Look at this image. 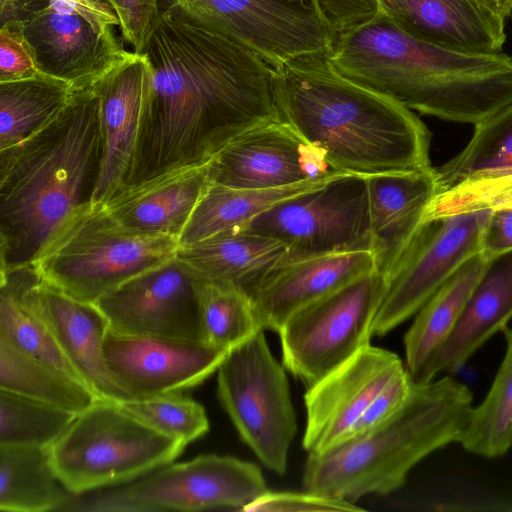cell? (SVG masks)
I'll use <instances>...</instances> for the list:
<instances>
[{
    "mask_svg": "<svg viewBox=\"0 0 512 512\" xmlns=\"http://www.w3.org/2000/svg\"><path fill=\"white\" fill-rule=\"evenodd\" d=\"M143 54L152 85L125 185L206 163L241 134L280 121L275 68L228 38L160 15Z\"/></svg>",
    "mask_w": 512,
    "mask_h": 512,
    "instance_id": "6da1fadb",
    "label": "cell"
},
{
    "mask_svg": "<svg viewBox=\"0 0 512 512\" xmlns=\"http://www.w3.org/2000/svg\"><path fill=\"white\" fill-rule=\"evenodd\" d=\"M342 76L411 111L476 125L512 102V58L415 38L384 14L338 34L326 53Z\"/></svg>",
    "mask_w": 512,
    "mask_h": 512,
    "instance_id": "7a4b0ae2",
    "label": "cell"
},
{
    "mask_svg": "<svg viewBox=\"0 0 512 512\" xmlns=\"http://www.w3.org/2000/svg\"><path fill=\"white\" fill-rule=\"evenodd\" d=\"M326 53L275 68L280 120L343 173L368 177L431 167V133L420 118L339 74Z\"/></svg>",
    "mask_w": 512,
    "mask_h": 512,
    "instance_id": "3957f363",
    "label": "cell"
},
{
    "mask_svg": "<svg viewBox=\"0 0 512 512\" xmlns=\"http://www.w3.org/2000/svg\"><path fill=\"white\" fill-rule=\"evenodd\" d=\"M103 154L93 87L75 89L51 123L0 151V269L34 264L66 220L92 202Z\"/></svg>",
    "mask_w": 512,
    "mask_h": 512,
    "instance_id": "277c9868",
    "label": "cell"
},
{
    "mask_svg": "<svg viewBox=\"0 0 512 512\" xmlns=\"http://www.w3.org/2000/svg\"><path fill=\"white\" fill-rule=\"evenodd\" d=\"M472 400L469 388L450 376L414 384L406 404L389 421L324 453L308 455L305 490L353 503L398 490L422 459L457 442Z\"/></svg>",
    "mask_w": 512,
    "mask_h": 512,
    "instance_id": "5b68a950",
    "label": "cell"
},
{
    "mask_svg": "<svg viewBox=\"0 0 512 512\" xmlns=\"http://www.w3.org/2000/svg\"><path fill=\"white\" fill-rule=\"evenodd\" d=\"M177 238L128 228L104 203L77 209L34 263L47 284L88 303L176 256Z\"/></svg>",
    "mask_w": 512,
    "mask_h": 512,
    "instance_id": "8992f818",
    "label": "cell"
},
{
    "mask_svg": "<svg viewBox=\"0 0 512 512\" xmlns=\"http://www.w3.org/2000/svg\"><path fill=\"white\" fill-rule=\"evenodd\" d=\"M186 444L148 426L118 402L97 399L50 447L55 473L75 495L131 482L173 462Z\"/></svg>",
    "mask_w": 512,
    "mask_h": 512,
    "instance_id": "52a82bcc",
    "label": "cell"
},
{
    "mask_svg": "<svg viewBox=\"0 0 512 512\" xmlns=\"http://www.w3.org/2000/svg\"><path fill=\"white\" fill-rule=\"evenodd\" d=\"M267 491L262 471L254 463L206 454L171 462L125 484L75 495L63 511H244Z\"/></svg>",
    "mask_w": 512,
    "mask_h": 512,
    "instance_id": "ba28073f",
    "label": "cell"
},
{
    "mask_svg": "<svg viewBox=\"0 0 512 512\" xmlns=\"http://www.w3.org/2000/svg\"><path fill=\"white\" fill-rule=\"evenodd\" d=\"M286 368L273 356L264 331L230 350L217 370V394L239 436L273 472L287 470L297 433Z\"/></svg>",
    "mask_w": 512,
    "mask_h": 512,
    "instance_id": "9c48e42d",
    "label": "cell"
},
{
    "mask_svg": "<svg viewBox=\"0 0 512 512\" xmlns=\"http://www.w3.org/2000/svg\"><path fill=\"white\" fill-rule=\"evenodd\" d=\"M160 15L228 38L274 68L328 52L332 35L309 0H158Z\"/></svg>",
    "mask_w": 512,
    "mask_h": 512,
    "instance_id": "30bf717a",
    "label": "cell"
},
{
    "mask_svg": "<svg viewBox=\"0 0 512 512\" xmlns=\"http://www.w3.org/2000/svg\"><path fill=\"white\" fill-rule=\"evenodd\" d=\"M384 290L376 270L292 314L278 332L286 370L308 387L370 345Z\"/></svg>",
    "mask_w": 512,
    "mask_h": 512,
    "instance_id": "8fae6325",
    "label": "cell"
},
{
    "mask_svg": "<svg viewBox=\"0 0 512 512\" xmlns=\"http://www.w3.org/2000/svg\"><path fill=\"white\" fill-rule=\"evenodd\" d=\"M233 229L282 242L287 259L374 251L366 177L342 175Z\"/></svg>",
    "mask_w": 512,
    "mask_h": 512,
    "instance_id": "7c38bea8",
    "label": "cell"
},
{
    "mask_svg": "<svg viewBox=\"0 0 512 512\" xmlns=\"http://www.w3.org/2000/svg\"><path fill=\"white\" fill-rule=\"evenodd\" d=\"M491 210L423 222L385 277L372 333L383 336L406 321L467 261L480 254Z\"/></svg>",
    "mask_w": 512,
    "mask_h": 512,
    "instance_id": "4fadbf2b",
    "label": "cell"
},
{
    "mask_svg": "<svg viewBox=\"0 0 512 512\" xmlns=\"http://www.w3.org/2000/svg\"><path fill=\"white\" fill-rule=\"evenodd\" d=\"M200 278L177 256L128 280L95 304L127 335L203 342Z\"/></svg>",
    "mask_w": 512,
    "mask_h": 512,
    "instance_id": "5bb4252c",
    "label": "cell"
},
{
    "mask_svg": "<svg viewBox=\"0 0 512 512\" xmlns=\"http://www.w3.org/2000/svg\"><path fill=\"white\" fill-rule=\"evenodd\" d=\"M404 370L398 355L370 344L308 386L302 439L308 455L347 441L373 400Z\"/></svg>",
    "mask_w": 512,
    "mask_h": 512,
    "instance_id": "9a60e30c",
    "label": "cell"
},
{
    "mask_svg": "<svg viewBox=\"0 0 512 512\" xmlns=\"http://www.w3.org/2000/svg\"><path fill=\"white\" fill-rule=\"evenodd\" d=\"M344 174L281 120L241 134L210 160L211 182L232 188H281Z\"/></svg>",
    "mask_w": 512,
    "mask_h": 512,
    "instance_id": "2e32d148",
    "label": "cell"
},
{
    "mask_svg": "<svg viewBox=\"0 0 512 512\" xmlns=\"http://www.w3.org/2000/svg\"><path fill=\"white\" fill-rule=\"evenodd\" d=\"M227 354L204 342L127 335L110 328L104 342L109 373L132 399L194 387L217 371Z\"/></svg>",
    "mask_w": 512,
    "mask_h": 512,
    "instance_id": "e0dca14e",
    "label": "cell"
},
{
    "mask_svg": "<svg viewBox=\"0 0 512 512\" xmlns=\"http://www.w3.org/2000/svg\"><path fill=\"white\" fill-rule=\"evenodd\" d=\"M9 29L22 34L42 74L75 89L92 87L129 53L115 29L99 33L82 18L50 6Z\"/></svg>",
    "mask_w": 512,
    "mask_h": 512,
    "instance_id": "ac0fdd59",
    "label": "cell"
},
{
    "mask_svg": "<svg viewBox=\"0 0 512 512\" xmlns=\"http://www.w3.org/2000/svg\"><path fill=\"white\" fill-rule=\"evenodd\" d=\"M152 77V65L147 55L129 51L92 86L99 101L104 147L93 203L105 202L125 185Z\"/></svg>",
    "mask_w": 512,
    "mask_h": 512,
    "instance_id": "d6986e66",
    "label": "cell"
},
{
    "mask_svg": "<svg viewBox=\"0 0 512 512\" xmlns=\"http://www.w3.org/2000/svg\"><path fill=\"white\" fill-rule=\"evenodd\" d=\"M376 270L368 250L286 259L249 296L262 328L279 332L299 309Z\"/></svg>",
    "mask_w": 512,
    "mask_h": 512,
    "instance_id": "ffe728a7",
    "label": "cell"
},
{
    "mask_svg": "<svg viewBox=\"0 0 512 512\" xmlns=\"http://www.w3.org/2000/svg\"><path fill=\"white\" fill-rule=\"evenodd\" d=\"M377 12L407 34L448 49L499 53L505 20L477 0H376Z\"/></svg>",
    "mask_w": 512,
    "mask_h": 512,
    "instance_id": "44dd1931",
    "label": "cell"
},
{
    "mask_svg": "<svg viewBox=\"0 0 512 512\" xmlns=\"http://www.w3.org/2000/svg\"><path fill=\"white\" fill-rule=\"evenodd\" d=\"M211 183L210 161L180 167L124 185L104 203L124 226L178 239Z\"/></svg>",
    "mask_w": 512,
    "mask_h": 512,
    "instance_id": "7402d4cb",
    "label": "cell"
},
{
    "mask_svg": "<svg viewBox=\"0 0 512 512\" xmlns=\"http://www.w3.org/2000/svg\"><path fill=\"white\" fill-rule=\"evenodd\" d=\"M43 317L65 357L99 399H132L113 380L106 365L104 342L108 319L95 303L74 299L42 279L39 293Z\"/></svg>",
    "mask_w": 512,
    "mask_h": 512,
    "instance_id": "603a6c76",
    "label": "cell"
},
{
    "mask_svg": "<svg viewBox=\"0 0 512 512\" xmlns=\"http://www.w3.org/2000/svg\"><path fill=\"white\" fill-rule=\"evenodd\" d=\"M377 268L385 276L423 223V212L438 193L434 167L366 177Z\"/></svg>",
    "mask_w": 512,
    "mask_h": 512,
    "instance_id": "cb8c5ba5",
    "label": "cell"
},
{
    "mask_svg": "<svg viewBox=\"0 0 512 512\" xmlns=\"http://www.w3.org/2000/svg\"><path fill=\"white\" fill-rule=\"evenodd\" d=\"M512 318V251L488 262L453 331L430 359L415 384L441 373H455Z\"/></svg>",
    "mask_w": 512,
    "mask_h": 512,
    "instance_id": "d4e9b609",
    "label": "cell"
},
{
    "mask_svg": "<svg viewBox=\"0 0 512 512\" xmlns=\"http://www.w3.org/2000/svg\"><path fill=\"white\" fill-rule=\"evenodd\" d=\"M176 256L199 278L232 284L248 294L288 257L287 247L271 237L230 229L188 246Z\"/></svg>",
    "mask_w": 512,
    "mask_h": 512,
    "instance_id": "484cf974",
    "label": "cell"
},
{
    "mask_svg": "<svg viewBox=\"0 0 512 512\" xmlns=\"http://www.w3.org/2000/svg\"><path fill=\"white\" fill-rule=\"evenodd\" d=\"M0 276V338L83 382L43 317L39 301L42 277L36 265L0 269Z\"/></svg>",
    "mask_w": 512,
    "mask_h": 512,
    "instance_id": "4316f807",
    "label": "cell"
},
{
    "mask_svg": "<svg viewBox=\"0 0 512 512\" xmlns=\"http://www.w3.org/2000/svg\"><path fill=\"white\" fill-rule=\"evenodd\" d=\"M488 262L480 254L471 258L417 311L404 336L405 366L414 383L453 331Z\"/></svg>",
    "mask_w": 512,
    "mask_h": 512,
    "instance_id": "83f0119b",
    "label": "cell"
},
{
    "mask_svg": "<svg viewBox=\"0 0 512 512\" xmlns=\"http://www.w3.org/2000/svg\"><path fill=\"white\" fill-rule=\"evenodd\" d=\"M337 177L272 189L232 188L211 182L181 233L179 246L239 227L277 203L322 187Z\"/></svg>",
    "mask_w": 512,
    "mask_h": 512,
    "instance_id": "f1b7e54d",
    "label": "cell"
},
{
    "mask_svg": "<svg viewBox=\"0 0 512 512\" xmlns=\"http://www.w3.org/2000/svg\"><path fill=\"white\" fill-rule=\"evenodd\" d=\"M74 496L55 473L50 447L0 445L1 511H63Z\"/></svg>",
    "mask_w": 512,
    "mask_h": 512,
    "instance_id": "f546056e",
    "label": "cell"
},
{
    "mask_svg": "<svg viewBox=\"0 0 512 512\" xmlns=\"http://www.w3.org/2000/svg\"><path fill=\"white\" fill-rule=\"evenodd\" d=\"M74 90L71 84L42 73L0 82V151L23 142L51 123Z\"/></svg>",
    "mask_w": 512,
    "mask_h": 512,
    "instance_id": "4dcf8cb0",
    "label": "cell"
},
{
    "mask_svg": "<svg viewBox=\"0 0 512 512\" xmlns=\"http://www.w3.org/2000/svg\"><path fill=\"white\" fill-rule=\"evenodd\" d=\"M0 389L79 414L98 396L79 379L0 338Z\"/></svg>",
    "mask_w": 512,
    "mask_h": 512,
    "instance_id": "1f68e13d",
    "label": "cell"
},
{
    "mask_svg": "<svg viewBox=\"0 0 512 512\" xmlns=\"http://www.w3.org/2000/svg\"><path fill=\"white\" fill-rule=\"evenodd\" d=\"M506 352L481 404L473 407L457 442L468 452L497 458L512 447V328L503 329Z\"/></svg>",
    "mask_w": 512,
    "mask_h": 512,
    "instance_id": "d6a6232c",
    "label": "cell"
},
{
    "mask_svg": "<svg viewBox=\"0 0 512 512\" xmlns=\"http://www.w3.org/2000/svg\"><path fill=\"white\" fill-rule=\"evenodd\" d=\"M434 169L439 191L466 179L511 171L512 102L474 125L466 146Z\"/></svg>",
    "mask_w": 512,
    "mask_h": 512,
    "instance_id": "836d02e7",
    "label": "cell"
},
{
    "mask_svg": "<svg viewBox=\"0 0 512 512\" xmlns=\"http://www.w3.org/2000/svg\"><path fill=\"white\" fill-rule=\"evenodd\" d=\"M203 342L229 352L264 331L249 294L232 284L199 282Z\"/></svg>",
    "mask_w": 512,
    "mask_h": 512,
    "instance_id": "e575fe53",
    "label": "cell"
},
{
    "mask_svg": "<svg viewBox=\"0 0 512 512\" xmlns=\"http://www.w3.org/2000/svg\"><path fill=\"white\" fill-rule=\"evenodd\" d=\"M76 415L0 389V445L51 447Z\"/></svg>",
    "mask_w": 512,
    "mask_h": 512,
    "instance_id": "d590c367",
    "label": "cell"
},
{
    "mask_svg": "<svg viewBox=\"0 0 512 512\" xmlns=\"http://www.w3.org/2000/svg\"><path fill=\"white\" fill-rule=\"evenodd\" d=\"M119 404L148 426L186 445L209 430L203 406L181 391L134 398Z\"/></svg>",
    "mask_w": 512,
    "mask_h": 512,
    "instance_id": "8d00e7d4",
    "label": "cell"
},
{
    "mask_svg": "<svg viewBox=\"0 0 512 512\" xmlns=\"http://www.w3.org/2000/svg\"><path fill=\"white\" fill-rule=\"evenodd\" d=\"M496 209H512V170L466 179L439 191L425 207L422 221Z\"/></svg>",
    "mask_w": 512,
    "mask_h": 512,
    "instance_id": "74e56055",
    "label": "cell"
},
{
    "mask_svg": "<svg viewBox=\"0 0 512 512\" xmlns=\"http://www.w3.org/2000/svg\"><path fill=\"white\" fill-rule=\"evenodd\" d=\"M353 502L306 490V492L267 491L249 504L245 512H350L362 511Z\"/></svg>",
    "mask_w": 512,
    "mask_h": 512,
    "instance_id": "f35d334b",
    "label": "cell"
},
{
    "mask_svg": "<svg viewBox=\"0 0 512 512\" xmlns=\"http://www.w3.org/2000/svg\"><path fill=\"white\" fill-rule=\"evenodd\" d=\"M116 13L124 41L143 54L160 16L158 0H104Z\"/></svg>",
    "mask_w": 512,
    "mask_h": 512,
    "instance_id": "ab89813d",
    "label": "cell"
},
{
    "mask_svg": "<svg viewBox=\"0 0 512 512\" xmlns=\"http://www.w3.org/2000/svg\"><path fill=\"white\" fill-rule=\"evenodd\" d=\"M414 384L407 369L396 376L367 408L349 439L367 434L389 421L406 404Z\"/></svg>",
    "mask_w": 512,
    "mask_h": 512,
    "instance_id": "60d3db41",
    "label": "cell"
},
{
    "mask_svg": "<svg viewBox=\"0 0 512 512\" xmlns=\"http://www.w3.org/2000/svg\"><path fill=\"white\" fill-rule=\"evenodd\" d=\"M41 74L22 34L0 28V82H10Z\"/></svg>",
    "mask_w": 512,
    "mask_h": 512,
    "instance_id": "b9f144b4",
    "label": "cell"
},
{
    "mask_svg": "<svg viewBox=\"0 0 512 512\" xmlns=\"http://www.w3.org/2000/svg\"><path fill=\"white\" fill-rule=\"evenodd\" d=\"M329 28L332 38L377 13L376 0H309ZM332 39V41H333Z\"/></svg>",
    "mask_w": 512,
    "mask_h": 512,
    "instance_id": "7bdbcfd3",
    "label": "cell"
},
{
    "mask_svg": "<svg viewBox=\"0 0 512 512\" xmlns=\"http://www.w3.org/2000/svg\"><path fill=\"white\" fill-rule=\"evenodd\" d=\"M50 7L59 13L82 18L102 34L120 24L113 8L104 0H50Z\"/></svg>",
    "mask_w": 512,
    "mask_h": 512,
    "instance_id": "ee69618b",
    "label": "cell"
},
{
    "mask_svg": "<svg viewBox=\"0 0 512 512\" xmlns=\"http://www.w3.org/2000/svg\"><path fill=\"white\" fill-rule=\"evenodd\" d=\"M512 251V209L491 210L485 223L480 255L490 261Z\"/></svg>",
    "mask_w": 512,
    "mask_h": 512,
    "instance_id": "f6af8a7d",
    "label": "cell"
},
{
    "mask_svg": "<svg viewBox=\"0 0 512 512\" xmlns=\"http://www.w3.org/2000/svg\"><path fill=\"white\" fill-rule=\"evenodd\" d=\"M50 6V0H0V28H11Z\"/></svg>",
    "mask_w": 512,
    "mask_h": 512,
    "instance_id": "bcb514c9",
    "label": "cell"
},
{
    "mask_svg": "<svg viewBox=\"0 0 512 512\" xmlns=\"http://www.w3.org/2000/svg\"><path fill=\"white\" fill-rule=\"evenodd\" d=\"M482 6L502 19L512 14V0H477Z\"/></svg>",
    "mask_w": 512,
    "mask_h": 512,
    "instance_id": "7dc6e473",
    "label": "cell"
}]
</instances>
